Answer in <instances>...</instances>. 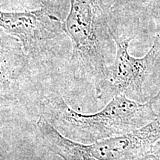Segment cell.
<instances>
[{
    "label": "cell",
    "mask_w": 160,
    "mask_h": 160,
    "mask_svg": "<svg viewBox=\"0 0 160 160\" xmlns=\"http://www.w3.org/2000/svg\"><path fill=\"white\" fill-rule=\"evenodd\" d=\"M37 126L45 145L63 160H132L151 151L160 140V113L140 128L91 143L65 137L42 117Z\"/></svg>",
    "instance_id": "3957f363"
},
{
    "label": "cell",
    "mask_w": 160,
    "mask_h": 160,
    "mask_svg": "<svg viewBox=\"0 0 160 160\" xmlns=\"http://www.w3.org/2000/svg\"><path fill=\"white\" fill-rule=\"evenodd\" d=\"M132 160H160V151H154L152 149L151 151Z\"/></svg>",
    "instance_id": "8992f818"
},
{
    "label": "cell",
    "mask_w": 160,
    "mask_h": 160,
    "mask_svg": "<svg viewBox=\"0 0 160 160\" xmlns=\"http://www.w3.org/2000/svg\"><path fill=\"white\" fill-rule=\"evenodd\" d=\"M160 96L145 102L117 95L101 111L91 114L79 113L66 103L61 93H51L42 100L41 112L62 134L82 143L124 134L140 128L158 117L153 105Z\"/></svg>",
    "instance_id": "6da1fadb"
},
{
    "label": "cell",
    "mask_w": 160,
    "mask_h": 160,
    "mask_svg": "<svg viewBox=\"0 0 160 160\" xmlns=\"http://www.w3.org/2000/svg\"><path fill=\"white\" fill-rule=\"evenodd\" d=\"M0 25L20 42L26 55L37 57L46 45L62 33L63 22L46 8L23 12H4Z\"/></svg>",
    "instance_id": "5b68a950"
},
{
    "label": "cell",
    "mask_w": 160,
    "mask_h": 160,
    "mask_svg": "<svg viewBox=\"0 0 160 160\" xmlns=\"http://www.w3.org/2000/svg\"><path fill=\"white\" fill-rule=\"evenodd\" d=\"M117 46L114 62L108 67L106 77L97 88V97L111 99L125 95L129 99L145 102L143 85L151 73L160 52V35L156 37L153 45L143 57L136 58L129 53V44L133 37H119L110 30Z\"/></svg>",
    "instance_id": "277c9868"
},
{
    "label": "cell",
    "mask_w": 160,
    "mask_h": 160,
    "mask_svg": "<svg viewBox=\"0 0 160 160\" xmlns=\"http://www.w3.org/2000/svg\"><path fill=\"white\" fill-rule=\"evenodd\" d=\"M63 25L71 40V65L81 77L91 79L97 89L108 67L104 46L106 36L111 35L102 0H71Z\"/></svg>",
    "instance_id": "7a4b0ae2"
}]
</instances>
